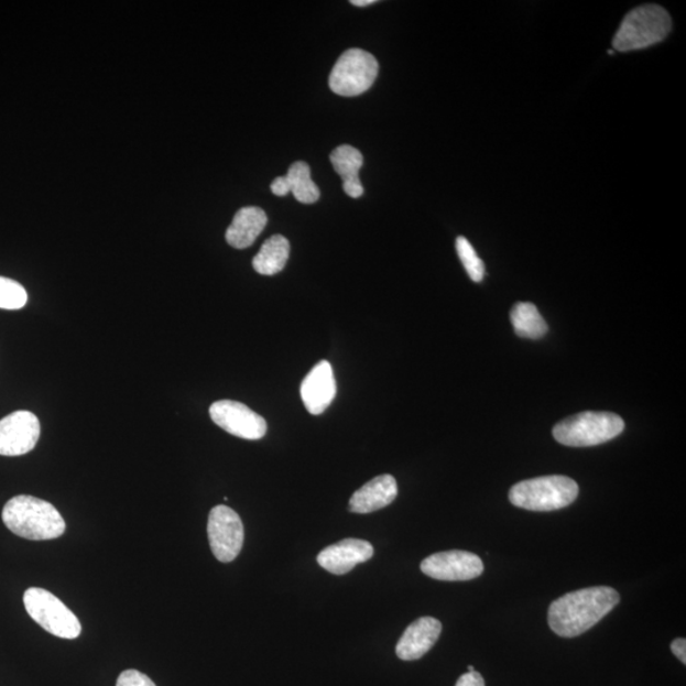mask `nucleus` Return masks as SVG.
Masks as SVG:
<instances>
[{"mask_svg":"<svg viewBox=\"0 0 686 686\" xmlns=\"http://www.w3.org/2000/svg\"><path fill=\"white\" fill-rule=\"evenodd\" d=\"M619 602L621 595L608 586L568 592L552 602L548 624L559 638L574 639L597 625Z\"/></svg>","mask_w":686,"mask_h":686,"instance_id":"1","label":"nucleus"},{"mask_svg":"<svg viewBox=\"0 0 686 686\" xmlns=\"http://www.w3.org/2000/svg\"><path fill=\"white\" fill-rule=\"evenodd\" d=\"M2 519L13 534L29 541L56 540L66 529L61 512L52 503L28 494L8 501Z\"/></svg>","mask_w":686,"mask_h":686,"instance_id":"2","label":"nucleus"},{"mask_svg":"<svg viewBox=\"0 0 686 686\" xmlns=\"http://www.w3.org/2000/svg\"><path fill=\"white\" fill-rule=\"evenodd\" d=\"M673 29L671 14L663 7L646 4L625 15L613 40L617 52L646 48L664 41Z\"/></svg>","mask_w":686,"mask_h":686,"instance_id":"3","label":"nucleus"},{"mask_svg":"<svg viewBox=\"0 0 686 686\" xmlns=\"http://www.w3.org/2000/svg\"><path fill=\"white\" fill-rule=\"evenodd\" d=\"M578 484L566 476H545L519 482L509 493L512 505L529 511H555L577 499Z\"/></svg>","mask_w":686,"mask_h":686,"instance_id":"4","label":"nucleus"},{"mask_svg":"<svg viewBox=\"0 0 686 686\" xmlns=\"http://www.w3.org/2000/svg\"><path fill=\"white\" fill-rule=\"evenodd\" d=\"M623 429L624 421L616 413L588 411L560 421L553 436L562 445L586 448L613 440Z\"/></svg>","mask_w":686,"mask_h":686,"instance_id":"5","label":"nucleus"},{"mask_svg":"<svg viewBox=\"0 0 686 686\" xmlns=\"http://www.w3.org/2000/svg\"><path fill=\"white\" fill-rule=\"evenodd\" d=\"M24 608L40 627L56 638L78 639L81 632L79 619L57 599L54 594L40 588H31L23 595Z\"/></svg>","mask_w":686,"mask_h":686,"instance_id":"6","label":"nucleus"},{"mask_svg":"<svg viewBox=\"0 0 686 686\" xmlns=\"http://www.w3.org/2000/svg\"><path fill=\"white\" fill-rule=\"evenodd\" d=\"M379 64L373 55L361 48L347 50L329 76V88L338 96H360L374 85Z\"/></svg>","mask_w":686,"mask_h":686,"instance_id":"7","label":"nucleus"},{"mask_svg":"<svg viewBox=\"0 0 686 686\" xmlns=\"http://www.w3.org/2000/svg\"><path fill=\"white\" fill-rule=\"evenodd\" d=\"M208 535L213 555L222 564L233 562L242 551L244 527L233 509L218 505L210 511Z\"/></svg>","mask_w":686,"mask_h":686,"instance_id":"8","label":"nucleus"},{"mask_svg":"<svg viewBox=\"0 0 686 686\" xmlns=\"http://www.w3.org/2000/svg\"><path fill=\"white\" fill-rule=\"evenodd\" d=\"M210 417L214 424L241 439L260 440L268 433L266 420L241 402H215L210 407Z\"/></svg>","mask_w":686,"mask_h":686,"instance_id":"9","label":"nucleus"},{"mask_svg":"<svg viewBox=\"0 0 686 686\" xmlns=\"http://www.w3.org/2000/svg\"><path fill=\"white\" fill-rule=\"evenodd\" d=\"M421 571L439 581H469L483 574L484 565L475 553L448 551L421 562Z\"/></svg>","mask_w":686,"mask_h":686,"instance_id":"10","label":"nucleus"},{"mask_svg":"<svg viewBox=\"0 0 686 686\" xmlns=\"http://www.w3.org/2000/svg\"><path fill=\"white\" fill-rule=\"evenodd\" d=\"M41 426L35 413L15 411L0 420V456L20 457L35 449Z\"/></svg>","mask_w":686,"mask_h":686,"instance_id":"11","label":"nucleus"},{"mask_svg":"<svg viewBox=\"0 0 686 686\" xmlns=\"http://www.w3.org/2000/svg\"><path fill=\"white\" fill-rule=\"evenodd\" d=\"M374 547L361 540H344L329 545L318 555V565L334 575H346L363 562L373 558Z\"/></svg>","mask_w":686,"mask_h":686,"instance_id":"12","label":"nucleus"},{"mask_svg":"<svg viewBox=\"0 0 686 686\" xmlns=\"http://www.w3.org/2000/svg\"><path fill=\"white\" fill-rule=\"evenodd\" d=\"M337 388L334 369L326 360L319 361L303 380L301 395L311 415H320L334 402Z\"/></svg>","mask_w":686,"mask_h":686,"instance_id":"13","label":"nucleus"},{"mask_svg":"<svg viewBox=\"0 0 686 686\" xmlns=\"http://www.w3.org/2000/svg\"><path fill=\"white\" fill-rule=\"evenodd\" d=\"M443 631V624L432 617H423L411 623L396 643L395 654L403 661L424 657L435 646Z\"/></svg>","mask_w":686,"mask_h":686,"instance_id":"14","label":"nucleus"},{"mask_svg":"<svg viewBox=\"0 0 686 686\" xmlns=\"http://www.w3.org/2000/svg\"><path fill=\"white\" fill-rule=\"evenodd\" d=\"M399 494V486L391 475H383L371 479L360 490L351 496L349 509L353 514H370L390 507Z\"/></svg>","mask_w":686,"mask_h":686,"instance_id":"15","label":"nucleus"},{"mask_svg":"<svg viewBox=\"0 0 686 686\" xmlns=\"http://www.w3.org/2000/svg\"><path fill=\"white\" fill-rule=\"evenodd\" d=\"M266 225V213L255 206H248L236 214L233 222L227 229V242L237 250H246L255 242Z\"/></svg>","mask_w":686,"mask_h":686,"instance_id":"16","label":"nucleus"},{"mask_svg":"<svg viewBox=\"0 0 686 686\" xmlns=\"http://www.w3.org/2000/svg\"><path fill=\"white\" fill-rule=\"evenodd\" d=\"M330 163L335 171L341 176L344 192L352 198L363 195V187L359 178V172L363 165V156L357 148L341 145L330 153Z\"/></svg>","mask_w":686,"mask_h":686,"instance_id":"17","label":"nucleus"},{"mask_svg":"<svg viewBox=\"0 0 686 686\" xmlns=\"http://www.w3.org/2000/svg\"><path fill=\"white\" fill-rule=\"evenodd\" d=\"M291 254V243L283 236L268 239L253 259V269L261 275L272 276L283 271Z\"/></svg>","mask_w":686,"mask_h":686,"instance_id":"18","label":"nucleus"},{"mask_svg":"<svg viewBox=\"0 0 686 686\" xmlns=\"http://www.w3.org/2000/svg\"><path fill=\"white\" fill-rule=\"evenodd\" d=\"M510 317L511 324L514 326L515 334L519 337L538 340V338L547 334L548 326L545 324L540 311L532 303H518L512 308Z\"/></svg>","mask_w":686,"mask_h":686,"instance_id":"19","label":"nucleus"},{"mask_svg":"<svg viewBox=\"0 0 686 686\" xmlns=\"http://www.w3.org/2000/svg\"><path fill=\"white\" fill-rule=\"evenodd\" d=\"M285 177L297 202L302 204H314L318 202L320 192L312 179L311 168L307 163L295 162L291 165V168H288Z\"/></svg>","mask_w":686,"mask_h":686,"instance_id":"20","label":"nucleus"},{"mask_svg":"<svg viewBox=\"0 0 686 686\" xmlns=\"http://www.w3.org/2000/svg\"><path fill=\"white\" fill-rule=\"evenodd\" d=\"M28 300L26 288L14 280L0 276V309H22Z\"/></svg>","mask_w":686,"mask_h":686,"instance_id":"21","label":"nucleus"},{"mask_svg":"<svg viewBox=\"0 0 686 686\" xmlns=\"http://www.w3.org/2000/svg\"><path fill=\"white\" fill-rule=\"evenodd\" d=\"M456 247L459 259L469 277L472 279L475 283H481L484 277V263L478 258L473 246L469 243L467 238L459 237Z\"/></svg>","mask_w":686,"mask_h":686,"instance_id":"22","label":"nucleus"},{"mask_svg":"<svg viewBox=\"0 0 686 686\" xmlns=\"http://www.w3.org/2000/svg\"><path fill=\"white\" fill-rule=\"evenodd\" d=\"M116 686H156L151 677L138 671H126L119 676Z\"/></svg>","mask_w":686,"mask_h":686,"instance_id":"23","label":"nucleus"},{"mask_svg":"<svg viewBox=\"0 0 686 686\" xmlns=\"http://www.w3.org/2000/svg\"><path fill=\"white\" fill-rule=\"evenodd\" d=\"M456 686H486L483 676L477 672L461 675Z\"/></svg>","mask_w":686,"mask_h":686,"instance_id":"24","label":"nucleus"},{"mask_svg":"<svg viewBox=\"0 0 686 686\" xmlns=\"http://www.w3.org/2000/svg\"><path fill=\"white\" fill-rule=\"evenodd\" d=\"M271 192L276 196H286L291 193V186H288L286 177H277L274 182H272Z\"/></svg>","mask_w":686,"mask_h":686,"instance_id":"25","label":"nucleus"},{"mask_svg":"<svg viewBox=\"0 0 686 686\" xmlns=\"http://www.w3.org/2000/svg\"><path fill=\"white\" fill-rule=\"evenodd\" d=\"M673 654L682 661V663L686 664V641L685 639H676L672 643Z\"/></svg>","mask_w":686,"mask_h":686,"instance_id":"26","label":"nucleus"},{"mask_svg":"<svg viewBox=\"0 0 686 686\" xmlns=\"http://www.w3.org/2000/svg\"><path fill=\"white\" fill-rule=\"evenodd\" d=\"M375 3V0H352L351 4L357 7H367Z\"/></svg>","mask_w":686,"mask_h":686,"instance_id":"27","label":"nucleus"},{"mask_svg":"<svg viewBox=\"0 0 686 686\" xmlns=\"http://www.w3.org/2000/svg\"><path fill=\"white\" fill-rule=\"evenodd\" d=\"M473 672H476L475 667L473 666H468V673H473Z\"/></svg>","mask_w":686,"mask_h":686,"instance_id":"28","label":"nucleus"}]
</instances>
